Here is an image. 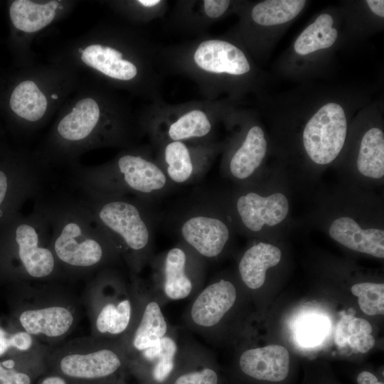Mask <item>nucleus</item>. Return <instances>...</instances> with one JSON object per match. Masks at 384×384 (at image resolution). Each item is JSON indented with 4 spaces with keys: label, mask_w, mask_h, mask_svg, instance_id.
I'll return each instance as SVG.
<instances>
[{
    "label": "nucleus",
    "mask_w": 384,
    "mask_h": 384,
    "mask_svg": "<svg viewBox=\"0 0 384 384\" xmlns=\"http://www.w3.org/2000/svg\"><path fill=\"white\" fill-rule=\"evenodd\" d=\"M35 205L50 226V246L65 278H80L112 267L120 259L95 216L78 198L39 196Z\"/></svg>",
    "instance_id": "f257e3e1"
},
{
    "label": "nucleus",
    "mask_w": 384,
    "mask_h": 384,
    "mask_svg": "<svg viewBox=\"0 0 384 384\" xmlns=\"http://www.w3.org/2000/svg\"><path fill=\"white\" fill-rule=\"evenodd\" d=\"M49 223L39 208L0 225V274L33 282L64 278L50 246Z\"/></svg>",
    "instance_id": "f03ea898"
},
{
    "label": "nucleus",
    "mask_w": 384,
    "mask_h": 384,
    "mask_svg": "<svg viewBox=\"0 0 384 384\" xmlns=\"http://www.w3.org/2000/svg\"><path fill=\"white\" fill-rule=\"evenodd\" d=\"M82 203L110 240L118 255L136 274L147 262L151 228L142 207L124 196L80 189Z\"/></svg>",
    "instance_id": "7ed1b4c3"
},
{
    "label": "nucleus",
    "mask_w": 384,
    "mask_h": 384,
    "mask_svg": "<svg viewBox=\"0 0 384 384\" xmlns=\"http://www.w3.org/2000/svg\"><path fill=\"white\" fill-rule=\"evenodd\" d=\"M127 281L112 267L99 270L89 282L85 303L95 338L120 341L137 314L141 280L132 274Z\"/></svg>",
    "instance_id": "20e7f679"
},
{
    "label": "nucleus",
    "mask_w": 384,
    "mask_h": 384,
    "mask_svg": "<svg viewBox=\"0 0 384 384\" xmlns=\"http://www.w3.org/2000/svg\"><path fill=\"white\" fill-rule=\"evenodd\" d=\"M162 66L195 81L208 100L224 76H243L250 71L245 53L233 43L202 37L188 44L160 51Z\"/></svg>",
    "instance_id": "39448f33"
},
{
    "label": "nucleus",
    "mask_w": 384,
    "mask_h": 384,
    "mask_svg": "<svg viewBox=\"0 0 384 384\" xmlns=\"http://www.w3.org/2000/svg\"><path fill=\"white\" fill-rule=\"evenodd\" d=\"M72 176L74 185L80 189L115 196H148L164 189L168 182L164 171L156 163L134 153L124 154L104 166L80 168Z\"/></svg>",
    "instance_id": "423d86ee"
},
{
    "label": "nucleus",
    "mask_w": 384,
    "mask_h": 384,
    "mask_svg": "<svg viewBox=\"0 0 384 384\" xmlns=\"http://www.w3.org/2000/svg\"><path fill=\"white\" fill-rule=\"evenodd\" d=\"M59 370L78 380H97L115 375L129 363L120 341L91 336L70 342L54 351Z\"/></svg>",
    "instance_id": "0eeeda50"
},
{
    "label": "nucleus",
    "mask_w": 384,
    "mask_h": 384,
    "mask_svg": "<svg viewBox=\"0 0 384 384\" xmlns=\"http://www.w3.org/2000/svg\"><path fill=\"white\" fill-rule=\"evenodd\" d=\"M214 108L210 100L173 105L155 101L151 107V133L161 144L205 139L213 129Z\"/></svg>",
    "instance_id": "6e6552de"
},
{
    "label": "nucleus",
    "mask_w": 384,
    "mask_h": 384,
    "mask_svg": "<svg viewBox=\"0 0 384 384\" xmlns=\"http://www.w3.org/2000/svg\"><path fill=\"white\" fill-rule=\"evenodd\" d=\"M50 282L44 283L43 295L31 296V304L18 316L19 323L25 331L43 341L55 343L63 338L77 324V311L74 304L64 295L53 294L57 284H52L50 294L48 290Z\"/></svg>",
    "instance_id": "1a4fd4ad"
},
{
    "label": "nucleus",
    "mask_w": 384,
    "mask_h": 384,
    "mask_svg": "<svg viewBox=\"0 0 384 384\" xmlns=\"http://www.w3.org/2000/svg\"><path fill=\"white\" fill-rule=\"evenodd\" d=\"M196 255L188 246H176L161 257L150 287L161 304L194 296L202 288Z\"/></svg>",
    "instance_id": "9d476101"
},
{
    "label": "nucleus",
    "mask_w": 384,
    "mask_h": 384,
    "mask_svg": "<svg viewBox=\"0 0 384 384\" xmlns=\"http://www.w3.org/2000/svg\"><path fill=\"white\" fill-rule=\"evenodd\" d=\"M347 121L343 107L335 102L323 105L307 122L303 144L309 158L317 164L332 162L346 137Z\"/></svg>",
    "instance_id": "9b49d317"
},
{
    "label": "nucleus",
    "mask_w": 384,
    "mask_h": 384,
    "mask_svg": "<svg viewBox=\"0 0 384 384\" xmlns=\"http://www.w3.org/2000/svg\"><path fill=\"white\" fill-rule=\"evenodd\" d=\"M237 297L230 281L220 279L208 283L193 296L183 316L185 326L210 341Z\"/></svg>",
    "instance_id": "f8f14e48"
},
{
    "label": "nucleus",
    "mask_w": 384,
    "mask_h": 384,
    "mask_svg": "<svg viewBox=\"0 0 384 384\" xmlns=\"http://www.w3.org/2000/svg\"><path fill=\"white\" fill-rule=\"evenodd\" d=\"M47 177L39 167L15 157L0 159V225L41 196Z\"/></svg>",
    "instance_id": "ddd939ff"
},
{
    "label": "nucleus",
    "mask_w": 384,
    "mask_h": 384,
    "mask_svg": "<svg viewBox=\"0 0 384 384\" xmlns=\"http://www.w3.org/2000/svg\"><path fill=\"white\" fill-rule=\"evenodd\" d=\"M161 305L151 287L141 281L137 314L129 331L121 341L128 359L158 343L172 329Z\"/></svg>",
    "instance_id": "4468645a"
},
{
    "label": "nucleus",
    "mask_w": 384,
    "mask_h": 384,
    "mask_svg": "<svg viewBox=\"0 0 384 384\" xmlns=\"http://www.w3.org/2000/svg\"><path fill=\"white\" fill-rule=\"evenodd\" d=\"M183 242L201 258L213 259L224 250L230 233L227 225L210 213H198L184 219L180 227Z\"/></svg>",
    "instance_id": "2eb2a0df"
},
{
    "label": "nucleus",
    "mask_w": 384,
    "mask_h": 384,
    "mask_svg": "<svg viewBox=\"0 0 384 384\" xmlns=\"http://www.w3.org/2000/svg\"><path fill=\"white\" fill-rule=\"evenodd\" d=\"M237 210L243 225L251 231L258 232L265 225L273 226L285 219L289 212V202L281 193L262 196L249 192L240 196Z\"/></svg>",
    "instance_id": "dca6fc26"
},
{
    "label": "nucleus",
    "mask_w": 384,
    "mask_h": 384,
    "mask_svg": "<svg viewBox=\"0 0 384 384\" xmlns=\"http://www.w3.org/2000/svg\"><path fill=\"white\" fill-rule=\"evenodd\" d=\"M181 343L174 329L154 346L129 358L148 374L151 384H167L176 368Z\"/></svg>",
    "instance_id": "f3484780"
},
{
    "label": "nucleus",
    "mask_w": 384,
    "mask_h": 384,
    "mask_svg": "<svg viewBox=\"0 0 384 384\" xmlns=\"http://www.w3.org/2000/svg\"><path fill=\"white\" fill-rule=\"evenodd\" d=\"M289 355L282 346L269 345L244 351L239 358V367L247 376L259 380L279 382L289 370Z\"/></svg>",
    "instance_id": "a211bd4d"
},
{
    "label": "nucleus",
    "mask_w": 384,
    "mask_h": 384,
    "mask_svg": "<svg viewBox=\"0 0 384 384\" xmlns=\"http://www.w3.org/2000/svg\"><path fill=\"white\" fill-rule=\"evenodd\" d=\"M218 383V374L212 366L209 352L196 344L181 345L176 368L167 384Z\"/></svg>",
    "instance_id": "6ab92c4d"
},
{
    "label": "nucleus",
    "mask_w": 384,
    "mask_h": 384,
    "mask_svg": "<svg viewBox=\"0 0 384 384\" xmlns=\"http://www.w3.org/2000/svg\"><path fill=\"white\" fill-rule=\"evenodd\" d=\"M329 235L345 247L378 258L384 257V231L362 229L349 217L335 219L329 228Z\"/></svg>",
    "instance_id": "aec40b11"
},
{
    "label": "nucleus",
    "mask_w": 384,
    "mask_h": 384,
    "mask_svg": "<svg viewBox=\"0 0 384 384\" xmlns=\"http://www.w3.org/2000/svg\"><path fill=\"white\" fill-rule=\"evenodd\" d=\"M81 59L105 75L120 81L134 80L139 73L138 66L125 59L122 52L108 46L90 45L82 53Z\"/></svg>",
    "instance_id": "412c9836"
},
{
    "label": "nucleus",
    "mask_w": 384,
    "mask_h": 384,
    "mask_svg": "<svg viewBox=\"0 0 384 384\" xmlns=\"http://www.w3.org/2000/svg\"><path fill=\"white\" fill-rule=\"evenodd\" d=\"M281 259L277 247L259 242L243 254L238 265L240 276L244 284L250 289H260L265 283L266 272L277 265Z\"/></svg>",
    "instance_id": "4be33fe9"
},
{
    "label": "nucleus",
    "mask_w": 384,
    "mask_h": 384,
    "mask_svg": "<svg viewBox=\"0 0 384 384\" xmlns=\"http://www.w3.org/2000/svg\"><path fill=\"white\" fill-rule=\"evenodd\" d=\"M100 117V107L96 101L92 98L82 99L58 123V134L66 142H83L94 133Z\"/></svg>",
    "instance_id": "5701e85b"
},
{
    "label": "nucleus",
    "mask_w": 384,
    "mask_h": 384,
    "mask_svg": "<svg viewBox=\"0 0 384 384\" xmlns=\"http://www.w3.org/2000/svg\"><path fill=\"white\" fill-rule=\"evenodd\" d=\"M267 149L262 129L257 125L250 127L230 159L229 169L231 174L240 180L247 178L262 164Z\"/></svg>",
    "instance_id": "b1692460"
},
{
    "label": "nucleus",
    "mask_w": 384,
    "mask_h": 384,
    "mask_svg": "<svg viewBox=\"0 0 384 384\" xmlns=\"http://www.w3.org/2000/svg\"><path fill=\"white\" fill-rule=\"evenodd\" d=\"M58 6L56 1L37 4L28 0H16L10 6L9 16L13 25L18 30L35 32L53 21Z\"/></svg>",
    "instance_id": "393cba45"
},
{
    "label": "nucleus",
    "mask_w": 384,
    "mask_h": 384,
    "mask_svg": "<svg viewBox=\"0 0 384 384\" xmlns=\"http://www.w3.org/2000/svg\"><path fill=\"white\" fill-rule=\"evenodd\" d=\"M230 1L202 0L181 1L174 14L178 24L189 28H203L220 18L228 10Z\"/></svg>",
    "instance_id": "a878e982"
},
{
    "label": "nucleus",
    "mask_w": 384,
    "mask_h": 384,
    "mask_svg": "<svg viewBox=\"0 0 384 384\" xmlns=\"http://www.w3.org/2000/svg\"><path fill=\"white\" fill-rule=\"evenodd\" d=\"M163 144L162 156L167 178L176 183L188 181L194 174L196 148L181 141Z\"/></svg>",
    "instance_id": "bb28decb"
},
{
    "label": "nucleus",
    "mask_w": 384,
    "mask_h": 384,
    "mask_svg": "<svg viewBox=\"0 0 384 384\" xmlns=\"http://www.w3.org/2000/svg\"><path fill=\"white\" fill-rule=\"evenodd\" d=\"M357 168L363 176L380 178L384 175V134L377 127L363 135L357 159Z\"/></svg>",
    "instance_id": "cd10ccee"
},
{
    "label": "nucleus",
    "mask_w": 384,
    "mask_h": 384,
    "mask_svg": "<svg viewBox=\"0 0 384 384\" xmlns=\"http://www.w3.org/2000/svg\"><path fill=\"white\" fill-rule=\"evenodd\" d=\"M9 105L18 117L29 122H36L44 115L48 102L34 82L26 80L14 88Z\"/></svg>",
    "instance_id": "c85d7f7f"
},
{
    "label": "nucleus",
    "mask_w": 384,
    "mask_h": 384,
    "mask_svg": "<svg viewBox=\"0 0 384 384\" xmlns=\"http://www.w3.org/2000/svg\"><path fill=\"white\" fill-rule=\"evenodd\" d=\"M333 23L334 19L331 15L323 14L319 16L297 38L294 45L295 52L304 55L331 47L338 36Z\"/></svg>",
    "instance_id": "c756f323"
},
{
    "label": "nucleus",
    "mask_w": 384,
    "mask_h": 384,
    "mask_svg": "<svg viewBox=\"0 0 384 384\" xmlns=\"http://www.w3.org/2000/svg\"><path fill=\"white\" fill-rule=\"evenodd\" d=\"M372 326L366 319L344 316L339 321L335 341L339 347L348 345L353 353H366L375 343Z\"/></svg>",
    "instance_id": "7c9ffc66"
},
{
    "label": "nucleus",
    "mask_w": 384,
    "mask_h": 384,
    "mask_svg": "<svg viewBox=\"0 0 384 384\" xmlns=\"http://www.w3.org/2000/svg\"><path fill=\"white\" fill-rule=\"evenodd\" d=\"M306 3L304 0H266L254 6L251 18L260 26L284 23L295 18Z\"/></svg>",
    "instance_id": "2f4dec72"
},
{
    "label": "nucleus",
    "mask_w": 384,
    "mask_h": 384,
    "mask_svg": "<svg viewBox=\"0 0 384 384\" xmlns=\"http://www.w3.org/2000/svg\"><path fill=\"white\" fill-rule=\"evenodd\" d=\"M351 292L358 297L359 306L365 314L374 316L384 313V284L383 283H358L351 287Z\"/></svg>",
    "instance_id": "473e14b6"
},
{
    "label": "nucleus",
    "mask_w": 384,
    "mask_h": 384,
    "mask_svg": "<svg viewBox=\"0 0 384 384\" xmlns=\"http://www.w3.org/2000/svg\"><path fill=\"white\" fill-rule=\"evenodd\" d=\"M324 329V324L319 323L318 319H310L300 326L299 336L304 343H312L313 341H316L322 336Z\"/></svg>",
    "instance_id": "72a5a7b5"
},
{
    "label": "nucleus",
    "mask_w": 384,
    "mask_h": 384,
    "mask_svg": "<svg viewBox=\"0 0 384 384\" xmlns=\"http://www.w3.org/2000/svg\"><path fill=\"white\" fill-rule=\"evenodd\" d=\"M30 376L14 368H5L0 363V384H31Z\"/></svg>",
    "instance_id": "f704fd0d"
},
{
    "label": "nucleus",
    "mask_w": 384,
    "mask_h": 384,
    "mask_svg": "<svg viewBox=\"0 0 384 384\" xmlns=\"http://www.w3.org/2000/svg\"><path fill=\"white\" fill-rule=\"evenodd\" d=\"M11 334H9L0 326V356L5 354L11 348Z\"/></svg>",
    "instance_id": "c9c22d12"
},
{
    "label": "nucleus",
    "mask_w": 384,
    "mask_h": 384,
    "mask_svg": "<svg viewBox=\"0 0 384 384\" xmlns=\"http://www.w3.org/2000/svg\"><path fill=\"white\" fill-rule=\"evenodd\" d=\"M358 384H383V382L378 381L377 378L368 371H363L358 374L357 377Z\"/></svg>",
    "instance_id": "e433bc0d"
},
{
    "label": "nucleus",
    "mask_w": 384,
    "mask_h": 384,
    "mask_svg": "<svg viewBox=\"0 0 384 384\" xmlns=\"http://www.w3.org/2000/svg\"><path fill=\"white\" fill-rule=\"evenodd\" d=\"M366 3L373 14L382 18L384 16V1L367 0Z\"/></svg>",
    "instance_id": "4c0bfd02"
},
{
    "label": "nucleus",
    "mask_w": 384,
    "mask_h": 384,
    "mask_svg": "<svg viewBox=\"0 0 384 384\" xmlns=\"http://www.w3.org/2000/svg\"><path fill=\"white\" fill-rule=\"evenodd\" d=\"M40 384H67L65 380L59 375L48 376Z\"/></svg>",
    "instance_id": "58836bf2"
},
{
    "label": "nucleus",
    "mask_w": 384,
    "mask_h": 384,
    "mask_svg": "<svg viewBox=\"0 0 384 384\" xmlns=\"http://www.w3.org/2000/svg\"><path fill=\"white\" fill-rule=\"evenodd\" d=\"M51 97L53 98V99H57L58 95L56 94H53V95H51Z\"/></svg>",
    "instance_id": "ea45409f"
},
{
    "label": "nucleus",
    "mask_w": 384,
    "mask_h": 384,
    "mask_svg": "<svg viewBox=\"0 0 384 384\" xmlns=\"http://www.w3.org/2000/svg\"><path fill=\"white\" fill-rule=\"evenodd\" d=\"M79 51H80V53H82V52H83V50H82L81 48H79Z\"/></svg>",
    "instance_id": "a19ab883"
}]
</instances>
